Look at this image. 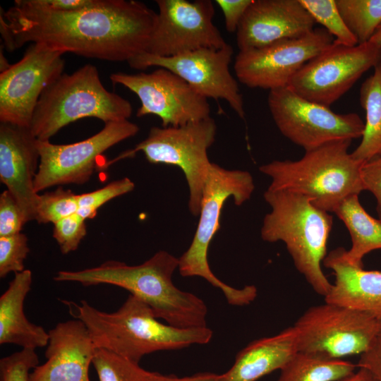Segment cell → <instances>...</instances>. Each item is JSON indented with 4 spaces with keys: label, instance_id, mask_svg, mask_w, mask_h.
<instances>
[{
    "label": "cell",
    "instance_id": "obj_14",
    "mask_svg": "<svg viewBox=\"0 0 381 381\" xmlns=\"http://www.w3.org/2000/svg\"><path fill=\"white\" fill-rule=\"evenodd\" d=\"M109 78L138 97L141 105L138 117L155 115L161 119L162 127L180 126L210 116L207 99L167 68H159L150 73H114Z\"/></svg>",
    "mask_w": 381,
    "mask_h": 381
},
{
    "label": "cell",
    "instance_id": "obj_43",
    "mask_svg": "<svg viewBox=\"0 0 381 381\" xmlns=\"http://www.w3.org/2000/svg\"><path fill=\"white\" fill-rule=\"evenodd\" d=\"M4 45L3 47L1 45L0 48V72L1 73L6 71L11 66V64L8 63V60L6 59V58L5 57L4 54V52H2L4 49Z\"/></svg>",
    "mask_w": 381,
    "mask_h": 381
},
{
    "label": "cell",
    "instance_id": "obj_17",
    "mask_svg": "<svg viewBox=\"0 0 381 381\" xmlns=\"http://www.w3.org/2000/svg\"><path fill=\"white\" fill-rule=\"evenodd\" d=\"M156 4L157 22L144 52L169 57L227 44L213 23L212 1L157 0Z\"/></svg>",
    "mask_w": 381,
    "mask_h": 381
},
{
    "label": "cell",
    "instance_id": "obj_25",
    "mask_svg": "<svg viewBox=\"0 0 381 381\" xmlns=\"http://www.w3.org/2000/svg\"><path fill=\"white\" fill-rule=\"evenodd\" d=\"M359 100L365 112L364 131L359 145L351 154L365 163L381 157V63L362 83Z\"/></svg>",
    "mask_w": 381,
    "mask_h": 381
},
{
    "label": "cell",
    "instance_id": "obj_27",
    "mask_svg": "<svg viewBox=\"0 0 381 381\" xmlns=\"http://www.w3.org/2000/svg\"><path fill=\"white\" fill-rule=\"evenodd\" d=\"M336 4L358 43L369 42L381 25V0H336Z\"/></svg>",
    "mask_w": 381,
    "mask_h": 381
},
{
    "label": "cell",
    "instance_id": "obj_24",
    "mask_svg": "<svg viewBox=\"0 0 381 381\" xmlns=\"http://www.w3.org/2000/svg\"><path fill=\"white\" fill-rule=\"evenodd\" d=\"M344 222L351 238V247L345 257L352 265L363 267V258L370 251L381 249V220L371 217L359 202L358 195L346 198L334 210Z\"/></svg>",
    "mask_w": 381,
    "mask_h": 381
},
{
    "label": "cell",
    "instance_id": "obj_34",
    "mask_svg": "<svg viewBox=\"0 0 381 381\" xmlns=\"http://www.w3.org/2000/svg\"><path fill=\"white\" fill-rule=\"evenodd\" d=\"M85 219L78 213L65 217L54 224L53 238L62 254L78 249L87 234Z\"/></svg>",
    "mask_w": 381,
    "mask_h": 381
},
{
    "label": "cell",
    "instance_id": "obj_19",
    "mask_svg": "<svg viewBox=\"0 0 381 381\" xmlns=\"http://www.w3.org/2000/svg\"><path fill=\"white\" fill-rule=\"evenodd\" d=\"M315 23L300 0H253L236 32L237 46L241 51L300 37Z\"/></svg>",
    "mask_w": 381,
    "mask_h": 381
},
{
    "label": "cell",
    "instance_id": "obj_23",
    "mask_svg": "<svg viewBox=\"0 0 381 381\" xmlns=\"http://www.w3.org/2000/svg\"><path fill=\"white\" fill-rule=\"evenodd\" d=\"M32 282L30 270L16 273L1 296L0 344H12L35 349L47 345L49 332L29 321L24 313V301Z\"/></svg>",
    "mask_w": 381,
    "mask_h": 381
},
{
    "label": "cell",
    "instance_id": "obj_16",
    "mask_svg": "<svg viewBox=\"0 0 381 381\" xmlns=\"http://www.w3.org/2000/svg\"><path fill=\"white\" fill-rule=\"evenodd\" d=\"M233 47L226 44L219 49L203 48L176 56L163 57L142 52L128 61L137 70L164 68L174 73L205 98L224 99L243 119V99L229 65Z\"/></svg>",
    "mask_w": 381,
    "mask_h": 381
},
{
    "label": "cell",
    "instance_id": "obj_3",
    "mask_svg": "<svg viewBox=\"0 0 381 381\" xmlns=\"http://www.w3.org/2000/svg\"><path fill=\"white\" fill-rule=\"evenodd\" d=\"M62 302L73 318L85 325L97 348L137 363L155 351L206 344L213 335L207 326L179 328L159 322L147 304L131 294L113 313L97 310L85 300Z\"/></svg>",
    "mask_w": 381,
    "mask_h": 381
},
{
    "label": "cell",
    "instance_id": "obj_1",
    "mask_svg": "<svg viewBox=\"0 0 381 381\" xmlns=\"http://www.w3.org/2000/svg\"><path fill=\"white\" fill-rule=\"evenodd\" d=\"M4 17L16 49L43 43L64 53L128 61L145 52L157 13L135 0H97L75 11H48L13 6Z\"/></svg>",
    "mask_w": 381,
    "mask_h": 381
},
{
    "label": "cell",
    "instance_id": "obj_39",
    "mask_svg": "<svg viewBox=\"0 0 381 381\" xmlns=\"http://www.w3.org/2000/svg\"><path fill=\"white\" fill-rule=\"evenodd\" d=\"M253 0H216L222 11L225 27L230 33L236 32L238 27Z\"/></svg>",
    "mask_w": 381,
    "mask_h": 381
},
{
    "label": "cell",
    "instance_id": "obj_21",
    "mask_svg": "<svg viewBox=\"0 0 381 381\" xmlns=\"http://www.w3.org/2000/svg\"><path fill=\"white\" fill-rule=\"evenodd\" d=\"M345 249L337 248L323 260L333 270L334 283L325 302L337 304L381 318V271L365 270L351 264L345 257Z\"/></svg>",
    "mask_w": 381,
    "mask_h": 381
},
{
    "label": "cell",
    "instance_id": "obj_7",
    "mask_svg": "<svg viewBox=\"0 0 381 381\" xmlns=\"http://www.w3.org/2000/svg\"><path fill=\"white\" fill-rule=\"evenodd\" d=\"M255 189L253 176L246 171L229 170L212 163L202 193L200 218L192 242L179 258L182 277H200L224 294L229 304H250L257 296L253 285L237 289L218 279L211 270L207 258L210 242L220 227L222 210L228 198L240 206L248 200Z\"/></svg>",
    "mask_w": 381,
    "mask_h": 381
},
{
    "label": "cell",
    "instance_id": "obj_35",
    "mask_svg": "<svg viewBox=\"0 0 381 381\" xmlns=\"http://www.w3.org/2000/svg\"><path fill=\"white\" fill-rule=\"evenodd\" d=\"M26 224L14 197L6 189L0 195V237L20 233Z\"/></svg>",
    "mask_w": 381,
    "mask_h": 381
},
{
    "label": "cell",
    "instance_id": "obj_12",
    "mask_svg": "<svg viewBox=\"0 0 381 381\" xmlns=\"http://www.w3.org/2000/svg\"><path fill=\"white\" fill-rule=\"evenodd\" d=\"M139 126L128 120L104 123L94 135L71 144H54L37 140L40 159L34 188L39 193L47 188L67 184L83 185L91 178L97 158L110 147L135 135Z\"/></svg>",
    "mask_w": 381,
    "mask_h": 381
},
{
    "label": "cell",
    "instance_id": "obj_30",
    "mask_svg": "<svg viewBox=\"0 0 381 381\" xmlns=\"http://www.w3.org/2000/svg\"><path fill=\"white\" fill-rule=\"evenodd\" d=\"M78 195L59 186L55 190L39 195L35 220L38 224L52 223L77 213Z\"/></svg>",
    "mask_w": 381,
    "mask_h": 381
},
{
    "label": "cell",
    "instance_id": "obj_22",
    "mask_svg": "<svg viewBox=\"0 0 381 381\" xmlns=\"http://www.w3.org/2000/svg\"><path fill=\"white\" fill-rule=\"evenodd\" d=\"M296 352L297 334L292 326L250 342L236 354L231 368L218 375L217 381H256L280 370Z\"/></svg>",
    "mask_w": 381,
    "mask_h": 381
},
{
    "label": "cell",
    "instance_id": "obj_29",
    "mask_svg": "<svg viewBox=\"0 0 381 381\" xmlns=\"http://www.w3.org/2000/svg\"><path fill=\"white\" fill-rule=\"evenodd\" d=\"M315 23L325 30L337 43L353 47L358 44L356 38L345 24L336 4V0H300Z\"/></svg>",
    "mask_w": 381,
    "mask_h": 381
},
{
    "label": "cell",
    "instance_id": "obj_5",
    "mask_svg": "<svg viewBox=\"0 0 381 381\" xmlns=\"http://www.w3.org/2000/svg\"><path fill=\"white\" fill-rule=\"evenodd\" d=\"M351 140H334L305 151L298 160H274L259 167L272 179L271 190H288L310 199L327 212L346 198L365 190L361 179L364 163L349 152Z\"/></svg>",
    "mask_w": 381,
    "mask_h": 381
},
{
    "label": "cell",
    "instance_id": "obj_33",
    "mask_svg": "<svg viewBox=\"0 0 381 381\" xmlns=\"http://www.w3.org/2000/svg\"><path fill=\"white\" fill-rule=\"evenodd\" d=\"M39 363L35 349L24 348L0 360V381H29L31 370Z\"/></svg>",
    "mask_w": 381,
    "mask_h": 381
},
{
    "label": "cell",
    "instance_id": "obj_44",
    "mask_svg": "<svg viewBox=\"0 0 381 381\" xmlns=\"http://www.w3.org/2000/svg\"><path fill=\"white\" fill-rule=\"evenodd\" d=\"M369 42L381 47V25L378 27Z\"/></svg>",
    "mask_w": 381,
    "mask_h": 381
},
{
    "label": "cell",
    "instance_id": "obj_11",
    "mask_svg": "<svg viewBox=\"0 0 381 381\" xmlns=\"http://www.w3.org/2000/svg\"><path fill=\"white\" fill-rule=\"evenodd\" d=\"M381 63V47L371 42L346 46L335 41L308 61L287 87L303 98L328 107L362 75Z\"/></svg>",
    "mask_w": 381,
    "mask_h": 381
},
{
    "label": "cell",
    "instance_id": "obj_20",
    "mask_svg": "<svg viewBox=\"0 0 381 381\" xmlns=\"http://www.w3.org/2000/svg\"><path fill=\"white\" fill-rule=\"evenodd\" d=\"M48 332L46 361L32 370L29 381H90L89 368L97 347L85 325L75 318Z\"/></svg>",
    "mask_w": 381,
    "mask_h": 381
},
{
    "label": "cell",
    "instance_id": "obj_18",
    "mask_svg": "<svg viewBox=\"0 0 381 381\" xmlns=\"http://www.w3.org/2000/svg\"><path fill=\"white\" fill-rule=\"evenodd\" d=\"M37 139L30 128L0 122V181L16 200L25 222L35 220L39 194Z\"/></svg>",
    "mask_w": 381,
    "mask_h": 381
},
{
    "label": "cell",
    "instance_id": "obj_31",
    "mask_svg": "<svg viewBox=\"0 0 381 381\" xmlns=\"http://www.w3.org/2000/svg\"><path fill=\"white\" fill-rule=\"evenodd\" d=\"M134 183L128 177L118 179L96 190L78 195L77 213L84 219H93L99 208L111 200L133 190Z\"/></svg>",
    "mask_w": 381,
    "mask_h": 381
},
{
    "label": "cell",
    "instance_id": "obj_41",
    "mask_svg": "<svg viewBox=\"0 0 381 381\" xmlns=\"http://www.w3.org/2000/svg\"><path fill=\"white\" fill-rule=\"evenodd\" d=\"M217 374L204 372L182 377H176L174 375H164L159 381H217Z\"/></svg>",
    "mask_w": 381,
    "mask_h": 381
},
{
    "label": "cell",
    "instance_id": "obj_4",
    "mask_svg": "<svg viewBox=\"0 0 381 381\" xmlns=\"http://www.w3.org/2000/svg\"><path fill=\"white\" fill-rule=\"evenodd\" d=\"M263 197L271 212L263 219L261 238L284 242L297 270L317 294L326 296L332 284L321 263L327 255L332 217L298 193L267 188Z\"/></svg>",
    "mask_w": 381,
    "mask_h": 381
},
{
    "label": "cell",
    "instance_id": "obj_13",
    "mask_svg": "<svg viewBox=\"0 0 381 381\" xmlns=\"http://www.w3.org/2000/svg\"><path fill=\"white\" fill-rule=\"evenodd\" d=\"M334 37L325 29L239 51L234 69L238 80L250 88L272 90L288 86L310 59L330 46Z\"/></svg>",
    "mask_w": 381,
    "mask_h": 381
},
{
    "label": "cell",
    "instance_id": "obj_6",
    "mask_svg": "<svg viewBox=\"0 0 381 381\" xmlns=\"http://www.w3.org/2000/svg\"><path fill=\"white\" fill-rule=\"evenodd\" d=\"M131 104L102 85L97 68L87 64L71 74L63 73L48 85L35 107L30 129L39 140H49L62 128L93 117L104 123L128 120Z\"/></svg>",
    "mask_w": 381,
    "mask_h": 381
},
{
    "label": "cell",
    "instance_id": "obj_8",
    "mask_svg": "<svg viewBox=\"0 0 381 381\" xmlns=\"http://www.w3.org/2000/svg\"><path fill=\"white\" fill-rule=\"evenodd\" d=\"M216 133L217 125L211 116L180 126H153L145 140L117 159L133 157L140 151L150 163L179 167L188 186L189 210L193 215L198 216L212 164L207 150L214 142Z\"/></svg>",
    "mask_w": 381,
    "mask_h": 381
},
{
    "label": "cell",
    "instance_id": "obj_26",
    "mask_svg": "<svg viewBox=\"0 0 381 381\" xmlns=\"http://www.w3.org/2000/svg\"><path fill=\"white\" fill-rule=\"evenodd\" d=\"M357 365L341 359L296 352L280 370L277 381H339L356 371Z\"/></svg>",
    "mask_w": 381,
    "mask_h": 381
},
{
    "label": "cell",
    "instance_id": "obj_10",
    "mask_svg": "<svg viewBox=\"0 0 381 381\" xmlns=\"http://www.w3.org/2000/svg\"><path fill=\"white\" fill-rule=\"evenodd\" d=\"M267 104L281 133L308 151L327 143L361 138L364 122L356 113L337 114L289 87L270 90Z\"/></svg>",
    "mask_w": 381,
    "mask_h": 381
},
{
    "label": "cell",
    "instance_id": "obj_32",
    "mask_svg": "<svg viewBox=\"0 0 381 381\" xmlns=\"http://www.w3.org/2000/svg\"><path fill=\"white\" fill-rule=\"evenodd\" d=\"M30 248L25 234L18 233L14 235L0 237V277L4 278L11 272H21L24 268Z\"/></svg>",
    "mask_w": 381,
    "mask_h": 381
},
{
    "label": "cell",
    "instance_id": "obj_28",
    "mask_svg": "<svg viewBox=\"0 0 381 381\" xmlns=\"http://www.w3.org/2000/svg\"><path fill=\"white\" fill-rule=\"evenodd\" d=\"M92 364L99 381H159L164 376L103 348H97Z\"/></svg>",
    "mask_w": 381,
    "mask_h": 381
},
{
    "label": "cell",
    "instance_id": "obj_42",
    "mask_svg": "<svg viewBox=\"0 0 381 381\" xmlns=\"http://www.w3.org/2000/svg\"><path fill=\"white\" fill-rule=\"evenodd\" d=\"M339 381H377V380L368 370L359 368L358 370Z\"/></svg>",
    "mask_w": 381,
    "mask_h": 381
},
{
    "label": "cell",
    "instance_id": "obj_40",
    "mask_svg": "<svg viewBox=\"0 0 381 381\" xmlns=\"http://www.w3.org/2000/svg\"><path fill=\"white\" fill-rule=\"evenodd\" d=\"M0 10V32L3 39L4 47L8 52H12L16 49L13 36L4 17V10L1 7Z\"/></svg>",
    "mask_w": 381,
    "mask_h": 381
},
{
    "label": "cell",
    "instance_id": "obj_9",
    "mask_svg": "<svg viewBox=\"0 0 381 381\" xmlns=\"http://www.w3.org/2000/svg\"><path fill=\"white\" fill-rule=\"evenodd\" d=\"M378 318L346 306L325 302L296 320L298 351L329 359L361 355L368 349Z\"/></svg>",
    "mask_w": 381,
    "mask_h": 381
},
{
    "label": "cell",
    "instance_id": "obj_36",
    "mask_svg": "<svg viewBox=\"0 0 381 381\" xmlns=\"http://www.w3.org/2000/svg\"><path fill=\"white\" fill-rule=\"evenodd\" d=\"M97 0H15V6L38 11H69L90 7Z\"/></svg>",
    "mask_w": 381,
    "mask_h": 381
},
{
    "label": "cell",
    "instance_id": "obj_15",
    "mask_svg": "<svg viewBox=\"0 0 381 381\" xmlns=\"http://www.w3.org/2000/svg\"><path fill=\"white\" fill-rule=\"evenodd\" d=\"M65 53L31 43L23 58L0 74V122L28 127L45 88L63 74Z\"/></svg>",
    "mask_w": 381,
    "mask_h": 381
},
{
    "label": "cell",
    "instance_id": "obj_2",
    "mask_svg": "<svg viewBox=\"0 0 381 381\" xmlns=\"http://www.w3.org/2000/svg\"><path fill=\"white\" fill-rule=\"evenodd\" d=\"M179 258L159 250L143 263L129 265L116 260L81 270H60L56 282H78L85 286L110 284L123 288L147 304L157 319L179 328L207 326V308L195 294L173 283Z\"/></svg>",
    "mask_w": 381,
    "mask_h": 381
},
{
    "label": "cell",
    "instance_id": "obj_37",
    "mask_svg": "<svg viewBox=\"0 0 381 381\" xmlns=\"http://www.w3.org/2000/svg\"><path fill=\"white\" fill-rule=\"evenodd\" d=\"M361 179L365 190L371 192L376 199V210L379 219L381 220V157L363 164Z\"/></svg>",
    "mask_w": 381,
    "mask_h": 381
},
{
    "label": "cell",
    "instance_id": "obj_38",
    "mask_svg": "<svg viewBox=\"0 0 381 381\" xmlns=\"http://www.w3.org/2000/svg\"><path fill=\"white\" fill-rule=\"evenodd\" d=\"M370 372L373 376L381 381V318L378 319L377 331L366 351L360 355L356 364Z\"/></svg>",
    "mask_w": 381,
    "mask_h": 381
}]
</instances>
